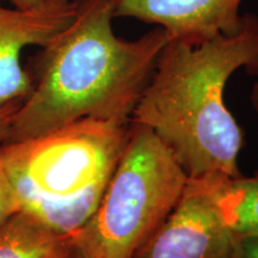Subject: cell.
I'll use <instances>...</instances> for the list:
<instances>
[{
	"label": "cell",
	"instance_id": "1",
	"mask_svg": "<svg viewBox=\"0 0 258 258\" xmlns=\"http://www.w3.org/2000/svg\"><path fill=\"white\" fill-rule=\"evenodd\" d=\"M110 0H77L72 21L40 47L32 90L12 116L4 144L37 138L85 118L131 123L170 37L156 27L116 36Z\"/></svg>",
	"mask_w": 258,
	"mask_h": 258
},
{
	"label": "cell",
	"instance_id": "2",
	"mask_svg": "<svg viewBox=\"0 0 258 258\" xmlns=\"http://www.w3.org/2000/svg\"><path fill=\"white\" fill-rule=\"evenodd\" d=\"M239 69L257 76L258 16L243 15L238 31L191 46L169 42L132 115L170 148L190 177H239L244 134L224 92Z\"/></svg>",
	"mask_w": 258,
	"mask_h": 258
},
{
	"label": "cell",
	"instance_id": "3",
	"mask_svg": "<svg viewBox=\"0 0 258 258\" xmlns=\"http://www.w3.org/2000/svg\"><path fill=\"white\" fill-rule=\"evenodd\" d=\"M131 123L85 118L41 137L0 145L21 211L72 237L92 217L117 166Z\"/></svg>",
	"mask_w": 258,
	"mask_h": 258
},
{
	"label": "cell",
	"instance_id": "4",
	"mask_svg": "<svg viewBox=\"0 0 258 258\" xmlns=\"http://www.w3.org/2000/svg\"><path fill=\"white\" fill-rule=\"evenodd\" d=\"M188 177L150 128L131 123L101 202L73 243L86 258H132L175 207Z\"/></svg>",
	"mask_w": 258,
	"mask_h": 258
},
{
	"label": "cell",
	"instance_id": "5",
	"mask_svg": "<svg viewBox=\"0 0 258 258\" xmlns=\"http://www.w3.org/2000/svg\"><path fill=\"white\" fill-rule=\"evenodd\" d=\"M233 247L206 176H189L175 207L132 258H232Z\"/></svg>",
	"mask_w": 258,
	"mask_h": 258
},
{
	"label": "cell",
	"instance_id": "6",
	"mask_svg": "<svg viewBox=\"0 0 258 258\" xmlns=\"http://www.w3.org/2000/svg\"><path fill=\"white\" fill-rule=\"evenodd\" d=\"M76 6L77 0H44L22 10L0 2V109L30 95L32 78L22 64V53L47 44L72 21Z\"/></svg>",
	"mask_w": 258,
	"mask_h": 258
},
{
	"label": "cell",
	"instance_id": "7",
	"mask_svg": "<svg viewBox=\"0 0 258 258\" xmlns=\"http://www.w3.org/2000/svg\"><path fill=\"white\" fill-rule=\"evenodd\" d=\"M115 18L164 29L170 40L198 46L238 31L243 0H110Z\"/></svg>",
	"mask_w": 258,
	"mask_h": 258
},
{
	"label": "cell",
	"instance_id": "8",
	"mask_svg": "<svg viewBox=\"0 0 258 258\" xmlns=\"http://www.w3.org/2000/svg\"><path fill=\"white\" fill-rule=\"evenodd\" d=\"M209 188L235 238L258 237V173L252 177L208 175Z\"/></svg>",
	"mask_w": 258,
	"mask_h": 258
},
{
	"label": "cell",
	"instance_id": "9",
	"mask_svg": "<svg viewBox=\"0 0 258 258\" xmlns=\"http://www.w3.org/2000/svg\"><path fill=\"white\" fill-rule=\"evenodd\" d=\"M71 239L19 211L0 227V258H57Z\"/></svg>",
	"mask_w": 258,
	"mask_h": 258
},
{
	"label": "cell",
	"instance_id": "10",
	"mask_svg": "<svg viewBox=\"0 0 258 258\" xmlns=\"http://www.w3.org/2000/svg\"><path fill=\"white\" fill-rule=\"evenodd\" d=\"M19 211H21V205L10 184L8 175L3 165L2 152H0V227Z\"/></svg>",
	"mask_w": 258,
	"mask_h": 258
},
{
	"label": "cell",
	"instance_id": "11",
	"mask_svg": "<svg viewBox=\"0 0 258 258\" xmlns=\"http://www.w3.org/2000/svg\"><path fill=\"white\" fill-rule=\"evenodd\" d=\"M232 258H258V237L235 238Z\"/></svg>",
	"mask_w": 258,
	"mask_h": 258
},
{
	"label": "cell",
	"instance_id": "12",
	"mask_svg": "<svg viewBox=\"0 0 258 258\" xmlns=\"http://www.w3.org/2000/svg\"><path fill=\"white\" fill-rule=\"evenodd\" d=\"M22 102H16L11 103V104L4 106V108L0 109V145L4 144L6 137H8V132L10 123H11L12 116L18 109L19 104Z\"/></svg>",
	"mask_w": 258,
	"mask_h": 258
},
{
	"label": "cell",
	"instance_id": "13",
	"mask_svg": "<svg viewBox=\"0 0 258 258\" xmlns=\"http://www.w3.org/2000/svg\"><path fill=\"white\" fill-rule=\"evenodd\" d=\"M0 2L9 3L10 5L17 9L29 10V9H34V8H37V6H40L44 0H0Z\"/></svg>",
	"mask_w": 258,
	"mask_h": 258
},
{
	"label": "cell",
	"instance_id": "14",
	"mask_svg": "<svg viewBox=\"0 0 258 258\" xmlns=\"http://www.w3.org/2000/svg\"><path fill=\"white\" fill-rule=\"evenodd\" d=\"M57 258H86V257L84 256L82 251L79 250V247L73 243L72 239H71V243L69 246L66 247V250H64Z\"/></svg>",
	"mask_w": 258,
	"mask_h": 258
},
{
	"label": "cell",
	"instance_id": "15",
	"mask_svg": "<svg viewBox=\"0 0 258 258\" xmlns=\"http://www.w3.org/2000/svg\"><path fill=\"white\" fill-rule=\"evenodd\" d=\"M257 76H258V71H257ZM250 101H251V103H252V106L254 108V110L258 111V82L254 83L252 89H251Z\"/></svg>",
	"mask_w": 258,
	"mask_h": 258
}]
</instances>
